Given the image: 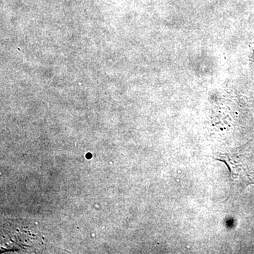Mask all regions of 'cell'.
I'll use <instances>...</instances> for the list:
<instances>
[{"label":"cell","mask_w":254,"mask_h":254,"mask_svg":"<svg viewBox=\"0 0 254 254\" xmlns=\"http://www.w3.org/2000/svg\"><path fill=\"white\" fill-rule=\"evenodd\" d=\"M220 159L227 164L235 182L243 184L254 183V158L242 150L230 152Z\"/></svg>","instance_id":"6da1fadb"}]
</instances>
